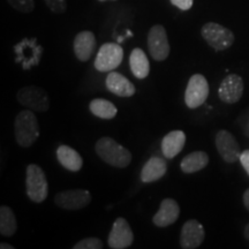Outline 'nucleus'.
Wrapping results in <instances>:
<instances>
[{
  "mask_svg": "<svg viewBox=\"0 0 249 249\" xmlns=\"http://www.w3.org/2000/svg\"><path fill=\"white\" fill-rule=\"evenodd\" d=\"M186 135L182 130H172L161 140V152L167 160H172L183 149Z\"/></svg>",
  "mask_w": 249,
  "mask_h": 249,
  "instance_id": "obj_17",
  "label": "nucleus"
},
{
  "mask_svg": "<svg viewBox=\"0 0 249 249\" xmlns=\"http://www.w3.org/2000/svg\"><path fill=\"white\" fill-rule=\"evenodd\" d=\"M8 4L21 13H30L35 8L34 0H7Z\"/></svg>",
  "mask_w": 249,
  "mask_h": 249,
  "instance_id": "obj_24",
  "label": "nucleus"
},
{
  "mask_svg": "<svg viewBox=\"0 0 249 249\" xmlns=\"http://www.w3.org/2000/svg\"><path fill=\"white\" fill-rule=\"evenodd\" d=\"M95 150L103 161L118 169H124L132 161V154L128 149L119 144L116 140L107 136L98 140Z\"/></svg>",
  "mask_w": 249,
  "mask_h": 249,
  "instance_id": "obj_1",
  "label": "nucleus"
},
{
  "mask_svg": "<svg viewBox=\"0 0 249 249\" xmlns=\"http://www.w3.org/2000/svg\"><path fill=\"white\" fill-rule=\"evenodd\" d=\"M180 216V207L173 198H165L161 201L160 210L152 218V223L158 227H167L178 220Z\"/></svg>",
  "mask_w": 249,
  "mask_h": 249,
  "instance_id": "obj_14",
  "label": "nucleus"
},
{
  "mask_svg": "<svg viewBox=\"0 0 249 249\" xmlns=\"http://www.w3.org/2000/svg\"><path fill=\"white\" fill-rule=\"evenodd\" d=\"M124 59V50L116 43H105L99 49L95 59V68L98 71H112L119 67Z\"/></svg>",
  "mask_w": 249,
  "mask_h": 249,
  "instance_id": "obj_6",
  "label": "nucleus"
},
{
  "mask_svg": "<svg viewBox=\"0 0 249 249\" xmlns=\"http://www.w3.org/2000/svg\"><path fill=\"white\" fill-rule=\"evenodd\" d=\"M129 66L133 75L139 80L145 79L150 73V64H149L147 54L139 48L134 49L130 53Z\"/></svg>",
  "mask_w": 249,
  "mask_h": 249,
  "instance_id": "obj_20",
  "label": "nucleus"
},
{
  "mask_svg": "<svg viewBox=\"0 0 249 249\" xmlns=\"http://www.w3.org/2000/svg\"><path fill=\"white\" fill-rule=\"evenodd\" d=\"M209 96V85L208 81L201 74H195L188 81L186 92L185 102L189 108H197L204 104Z\"/></svg>",
  "mask_w": 249,
  "mask_h": 249,
  "instance_id": "obj_8",
  "label": "nucleus"
},
{
  "mask_svg": "<svg viewBox=\"0 0 249 249\" xmlns=\"http://www.w3.org/2000/svg\"><path fill=\"white\" fill-rule=\"evenodd\" d=\"M201 35L216 51H224L234 43V35L232 31L216 22L205 23L201 29Z\"/></svg>",
  "mask_w": 249,
  "mask_h": 249,
  "instance_id": "obj_4",
  "label": "nucleus"
},
{
  "mask_svg": "<svg viewBox=\"0 0 249 249\" xmlns=\"http://www.w3.org/2000/svg\"><path fill=\"white\" fill-rule=\"evenodd\" d=\"M18 230L17 218L11 208L2 205L0 208V233L4 236H12Z\"/></svg>",
  "mask_w": 249,
  "mask_h": 249,
  "instance_id": "obj_23",
  "label": "nucleus"
},
{
  "mask_svg": "<svg viewBox=\"0 0 249 249\" xmlns=\"http://www.w3.org/2000/svg\"><path fill=\"white\" fill-rule=\"evenodd\" d=\"M245 236H246V239H247V240H249V224L247 226H246V229H245Z\"/></svg>",
  "mask_w": 249,
  "mask_h": 249,
  "instance_id": "obj_31",
  "label": "nucleus"
},
{
  "mask_svg": "<svg viewBox=\"0 0 249 249\" xmlns=\"http://www.w3.org/2000/svg\"><path fill=\"white\" fill-rule=\"evenodd\" d=\"M240 163L242 166H244V169L246 170V172L248 173L249 176V150H245L241 152V156H240Z\"/></svg>",
  "mask_w": 249,
  "mask_h": 249,
  "instance_id": "obj_28",
  "label": "nucleus"
},
{
  "mask_svg": "<svg viewBox=\"0 0 249 249\" xmlns=\"http://www.w3.org/2000/svg\"><path fill=\"white\" fill-rule=\"evenodd\" d=\"M204 236L203 226L196 219H191L183 224L181 235H180V246L183 249L197 248L203 242Z\"/></svg>",
  "mask_w": 249,
  "mask_h": 249,
  "instance_id": "obj_13",
  "label": "nucleus"
},
{
  "mask_svg": "<svg viewBox=\"0 0 249 249\" xmlns=\"http://www.w3.org/2000/svg\"><path fill=\"white\" fill-rule=\"evenodd\" d=\"M208 164H209V156L207 155V152L194 151L182 158L180 167L183 173L191 174L203 170Z\"/></svg>",
  "mask_w": 249,
  "mask_h": 249,
  "instance_id": "obj_21",
  "label": "nucleus"
},
{
  "mask_svg": "<svg viewBox=\"0 0 249 249\" xmlns=\"http://www.w3.org/2000/svg\"><path fill=\"white\" fill-rule=\"evenodd\" d=\"M18 102L22 107H26L31 111L46 112L50 107V98L44 89L37 86H28L18 90L17 95Z\"/></svg>",
  "mask_w": 249,
  "mask_h": 249,
  "instance_id": "obj_5",
  "label": "nucleus"
},
{
  "mask_svg": "<svg viewBox=\"0 0 249 249\" xmlns=\"http://www.w3.org/2000/svg\"><path fill=\"white\" fill-rule=\"evenodd\" d=\"M167 171V165L161 158L154 156L144 164L141 171V180L144 183L155 182L163 178Z\"/></svg>",
  "mask_w": 249,
  "mask_h": 249,
  "instance_id": "obj_18",
  "label": "nucleus"
},
{
  "mask_svg": "<svg viewBox=\"0 0 249 249\" xmlns=\"http://www.w3.org/2000/svg\"><path fill=\"white\" fill-rule=\"evenodd\" d=\"M0 248L1 249H14V246L8 245V244H1L0 245Z\"/></svg>",
  "mask_w": 249,
  "mask_h": 249,
  "instance_id": "obj_30",
  "label": "nucleus"
},
{
  "mask_svg": "<svg viewBox=\"0 0 249 249\" xmlns=\"http://www.w3.org/2000/svg\"><path fill=\"white\" fill-rule=\"evenodd\" d=\"M149 53L156 61H164L169 57L171 48L166 30L160 24H156L148 34Z\"/></svg>",
  "mask_w": 249,
  "mask_h": 249,
  "instance_id": "obj_7",
  "label": "nucleus"
},
{
  "mask_svg": "<svg viewBox=\"0 0 249 249\" xmlns=\"http://www.w3.org/2000/svg\"><path fill=\"white\" fill-rule=\"evenodd\" d=\"M46 6L55 14H61L66 12L67 0H44Z\"/></svg>",
  "mask_w": 249,
  "mask_h": 249,
  "instance_id": "obj_26",
  "label": "nucleus"
},
{
  "mask_svg": "<svg viewBox=\"0 0 249 249\" xmlns=\"http://www.w3.org/2000/svg\"><path fill=\"white\" fill-rule=\"evenodd\" d=\"M170 1L181 11H189L193 6V0H170Z\"/></svg>",
  "mask_w": 249,
  "mask_h": 249,
  "instance_id": "obj_27",
  "label": "nucleus"
},
{
  "mask_svg": "<svg viewBox=\"0 0 249 249\" xmlns=\"http://www.w3.org/2000/svg\"><path fill=\"white\" fill-rule=\"evenodd\" d=\"M89 108L93 116L101 118V119H113L118 112L113 103L103 98L92 99L89 104Z\"/></svg>",
  "mask_w": 249,
  "mask_h": 249,
  "instance_id": "obj_22",
  "label": "nucleus"
},
{
  "mask_svg": "<svg viewBox=\"0 0 249 249\" xmlns=\"http://www.w3.org/2000/svg\"><path fill=\"white\" fill-rule=\"evenodd\" d=\"M244 204H245V207L247 208V210L249 211V188L245 192V194H244Z\"/></svg>",
  "mask_w": 249,
  "mask_h": 249,
  "instance_id": "obj_29",
  "label": "nucleus"
},
{
  "mask_svg": "<svg viewBox=\"0 0 249 249\" xmlns=\"http://www.w3.org/2000/svg\"><path fill=\"white\" fill-rule=\"evenodd\" d=\"M74 53L80 61H88L96 50V37L89 30L81 31L74 38Z\"/></svg>",
  "mask_w": 249,
  "mask_h": 249,
  "instance_id": "obj_15",
  "label": "nucleus"
},
{
  "mask_svg": "<svg viewBox=\"0 0 249 249\" xmlns=\"http://www.w3.org/2000/svg\"><path fill=\"white\" fill-rule=\"evenodd\" d=\"M216 147L220 157L227 163H234L240 160V145L234 136L227 130H219L216 135Z\"/></svg>",
  "mask_w": 249,
  "mask_h": 249,
  "instance_id": "obj_11",
  "label": "nucleus"
},
{
  "mask_svg": "<svg viewBox=\"0 0 249 249\" xmlns=\"http://www.w3.org/2000/svg\"><path fill=\"white\" fill-rule=\"evenodd\" d=\"M244 81L241 76L236 74H230L220 83L219 89H218V96L220 101L227 104H234V103L240 101L244 93Z\"/></svg>",
  "mask_w": 249,
  "mask_h": 249,
  "instance_id": "obj_12",
  "label": "nucleus"
},
{
  "mask_svg": "<svg viewBox=\"0 0 249 249\" xmlns=\"http://www.w3.org/2000/svg\"><path fill=\"white\" fill-rule=\"evenodd\" d=\"M99 1H108V0H99ZM112 1H116V0H112Z\"/></svg>",
  "mask_w": 249,
  "mask_h": 249,
  "instance_id": "obj_32",
  "label": "nucleus"
},
{
  "mask_svg": "<svg viewBox=\"0 0 249 249\" xmlns=\"http://www.w3.org/2000/svg\"><path fill=\"white\" fill-rule=\"evenodd\" d=\"M105 86L112 93L119 97H132L136 92L135 86L118 71H110L105 80Z\"/></svg>",
  "mask_w": 249,
  "mask_h": 249,
  "instance_id": "obj_16",
  "label": "nucleus"
},
{
  "mask_svg": "<svg viewBox=\"0 0 249 249\" xmlns=\"http://www.w3.org/2000/svg\"><path fill=\"white\" fill-rule=\"evenodd\" d=\"M27 195L33 202L42 203L49 195V183L46 176L38 165L29 164L26 176Z\"/></svg>",
  "mask_w": 249,
  "mask_h": 249,
  "instance_id": "obj_3",
  "label": "nucleus"
},
{
  "mask_svg": "<svg viewBox=\"0 0 249 249\" xmlns=\"http://www.w3.org/2000/svg\"><path fill=\"white\" fill-rule=\"evenodd\" d=\"M57 158L62 166L71 172H77L82 169L83 160L81 155L68 145H60L57 150Z\"/></svg>",
  "mask_w": 249,
  "mask_h": 249,
  "instance_id": "obj_19",
  "label": "nucleus"
},
{
  "mask_svg": "<svg viewBox=\"0 0 249 249\" xmlns=\"http://www.w3.org/2000/svg\"><path fill=\"white\" fill-rule=\"evenodd\" d=\"M103 241L97 238H86L73 246L74 249H101L103 248Z\"/></svg>",
  "mask_w": 249,
  "mask_h": 249,
  "instance_id": "obj_25",
  "label": "nucleus"
},
{
  "mask_svg": "<svg viewBox=\"0 0 249 249\" xmlns=\"http://www.w3.org/2000/svg\"><path fill=\"white\" fill-rule=\"evenodd\" d=\"M134 241V234L128 222L123 217L114 222L107 239L108 247L112 249H126Z\"/></svg>",
  "mask_w": 249,
  "mask_h": 249,
  "instance_id": "obj_10",
  "label": "nucleus"
},
{
  "mask_svg": "<svg viewBox=\"0 0 249 249\" xmlns=\"http://www.w3.org/2000/svg\"><path fill=\"white\" fill-rule=\"evenodd\" d=\"M14 134L17 143L22 148H29L39 138V124L34 111L23 110L15 118Z\"/></svg>",
  "mask_w": 249,
  "mask_h": 249,
  "instance_id": "obj_2",
  "label": "nucleus"
},
{
  "mask_svg": "<svg viewBox=\"0 0 249 249\" xmlns=\"http://www.w3.org/2000/svg\"><path fill=\"white\" fill-rule=\"evenodd\" d=\"M91 202V195L86 189H68L54 196V203L65 210H81Z\"/></svg>",
  "mask_w": 249,
  "mask_h": 249,
  "instance_id": "obj_9",
  "label": "nucleus"
}]
</instances>
